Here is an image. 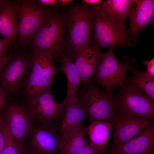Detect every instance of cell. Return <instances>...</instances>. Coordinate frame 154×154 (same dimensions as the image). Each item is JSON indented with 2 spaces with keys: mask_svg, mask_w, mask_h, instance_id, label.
<instances>
[{
  "mask_svg": "<svg viewBox=\"0 0 154 154\" xmlns=\"http://www.w3.org/2000/svg\"><path fill=\"white\" fill-rule=\"evenodd\" d=\"M153 122V119L119 112L111 121L114 134V145L122 143L134 138Z\"/></svg>",
  "mask_w": 154,
  "mask_h": 154,
  "instance_id": "obj_10",
  "label": "cell"
},
{
  "mask_svg": "<svg viewBox=\"0 0 154 154\" xmlns=\"http://www.w3.org/2000/svg\"><path fill=\"white\" fill-rule=\"evenodd\" d=\"M12 57L11 53H9L0 58V72L3 68L9 62Z\"/></svg>",
  "mask_w": 154,
  "mask_h": 154,
  "instance_id": "obj_29",
  "label": "cell"
},
{
  "mask_svg": "<svg viewBox=\"0 0 154 154\" xmlns=\"http://www.w3.org/2000/svg\"><path fill=\"white\" fill-rule=\"evenodd\" d=\"M13 2L18 16L19 42L24 46L31 41L52 11L36 0H18Z\"/></svg>",
  "mask_w": 154,
  "mask_h": 154,
  "instance_id": "obj_4",
  "label": "cell"
},
{
  "mask_svg": "<svg viewBox=\"0 0 154 154\" xmlns=\"http://www.w3.org/2000/svg\"><path fill=\"white\" fill-rule=\"evenodd\" d=\"M52 81L40 75L31 72L24 82V90L29 97L44 91L51 89Z\"/></svg>",
  "mask_w": 154,
  "mask_h": 154,
  "instance_id": "obj_23",
  "label": "cell"
},
{
  "mask_svg": "<svg viewBox=\"0 0 154 154\" xmlns=\"http://www.w3.org/2000/svg\"><path fill=\"white\" fill-rule=\"evenodd\" d=\"M93 15L92 27L94 35L92 47L99 51L102 48L120 46H131L125 29L91 7Z\"/></svg>",
  "mask_w": 154,
  "mask_h": 154,
  "instance_id": "obj_5",
  "label": "cell"
},
{
  "mask_svg": "<svg viewBox=\"0 0 154 154\" xmlns=\"http://www.w3.org/2000/svg\"><path fill=\"white\" fill-rule=\"evenodd\" d=\"M129 81L149 98L154 102V78L146 71L135 70Z\"/></svg>",
  "mask_w": 154,
  "mask_h": 154,
  "instance_id": "obj_24",
  "label": "cell"
},
{
  "mask_svg": "<svg viewBox=\"0 0 154 154\" xmlns=\"http://www.w3.org/2000/svg\"><path fill=\"white\" fill-rule=\"evenodd\" d=\"M154 14V0H132L128 17L130 24L126 31L128 34L131 37H134L144 27L153 22Z\"/></svg>",
  "mask_w": 154,
  "mask_h": 154,
  "instance_id": "obj_14",
  "label": "cell"
},
{
  "mask_svg": "<svg viewBox=\"0 0 154 154\" xmlns=\"http://www.w3.org/2000/svg\"><path fill=\"white\" fill-rule=\"evenodd\" d=\"M80 154H102L94 149L90 145L87 141L85 146Z\"/></svg>",
  "mask_w": 154,
  "mask_h": 154,
  "instance_id": "obj_27",
  "label": "cell"
},
{
  "mask_svg": "<svg viewBox=\"0 0 154 154\" xmlns=\"http://www.w3.org/2000/svg\"><path fill=\"white\" fill-rule=\"evenodd\" d=\"M26 154H33L31 152H30L29 151H28L27 152V153Z\"/></svg>",
  "mask_w": 154,
  "mask_h": 154,
  "instance_id": "obj_36",
  "label": "cell"
},
{
  "mask_svg": "<svg viewBox=\"0 0 154 154\" xmlns=\"http://www.w3.org/2000/svg\"><path fill=\"white\" fill-rule=\"evenodd\" d=\"M66 22L64 14L52 11L33 37L34 52H45L55 60L66 54L64 35Z\"/></svg>",
  "mask_w": 154,
  "mask_h": 154,
  "instance_id": "obj_2",
  "label": "cell"
},
{
  "mask_svg": "<svg viewBox=\"0 0 154 154\" xmlns=\"http://www.w3.org/2000/svg\"><path fill=\"white\" fill-rule=\"evenodd\" d=\"M18 16L13 2L8 1L0 8V35L9 45L18 36Z\"/></svg>",
  "mask_w": 154,
  "mask_h": 154,
  "instance_id": "obj_18",
  "label": "cell"
},
{
  "mask_svg": "<svg viewBox=\"0 0 154 154\" xmlns=\"http://www.w3.org/2000/svg\"><path fill=\"white\" fill-rule=\"evenodd\" d=\"M41 123L33 129L32 128L29 141V151L33 154L58 153V127L54 126L53 122Z\"/></svg>",
  "mask_w": 154,
  "mask_h": 154,
  "instance_id": "obj_11",
  "label": "cell"
},
{
  "mask_svg": "<svg viewBox=\"0 0 154 154\" xmlns=\"http://www.w3.org/2000/svg\"><path fill=\"white\" fill-rule=\"evenodd\" d=\"M60 4H61L63 5H66L69 3H71L73 1L72 0H58Z\"/></svg>",
  "mask_w": 154,
  "mask_h": 154,
  "instance_id": "obj_34",
  "label": "cell"
},
{
  "mask_svg": "<svg viewBox=\"0 0 154 154\" xmlns=\"http://www.w3.org/2000/svg\"><path fill=\"white\" fill-rule=\"evenodd\" d=\"M87 128L83 122L59 134L58 154H80L87 140L85 138Z\"/></svg>",
  "mask_w": 154,
  "mask_h": 154,
  "instance_id": "obj_15",
  "label": "cell"
},
{
  "mask_svg": "<svg viewBox=\"0 0 154 154\" xmlns=\"http://www.w3.org/2000/svg\"><path fill=\"white\" fill-rule=\"evenodd\" d=\"M86 116L91 121L110 122L118 109L117 97L93 84L83 88L79 98Z\"/></svg>",
  "mask_w": 154,
  "mask_h": 154,
  "instance_id": "obj_3",
  "label": "cell"
},
{
  "mask_svg": "<svg viewBox=\"0 0 154 154\" xmlns=\"http://www.w3.org/2000/svg\"><path fill=\"white\" fill-rule=\"evenodd\" d=\"M60 60L61 64L60 70L64 73L68 82L66 96L64 100L65 102L76 100L78 98L77 92L81 80L73 59L69 54H66Z\"/></svg>",
  "mask_w": 154,
  "mask_h": 154,
  "instance_id": "obj_20",
  "label": "cell"
},
{
  "mask_svg": "<svg viewBox=\"0 0 154 154\" xmlns=\"http://www.w3.org/2000/svg\"><path fill=\"white\" fill-rule=\"evenodd\" d=\"M132 3L131 0H106L92 7L125 29V21L128 18Z\"/></svg>",
  "mask_w": 154,
  "mask_h": 154,
  "instance_id": "obj_16",
  "label": "cell"
},
{
  "mask_svg": "<svg viewBox=\"0 0 154 154\" xmlns=\"http://www.w3.org/2000/svg\"><path fill=\"white\" fill-rule=\"evenodd\" d=\"M101 52L90 45L80 51L72 58L80 76L83 88L88 84L98 64Z\"/></svg>",
  "mask_w": 154,
  "mask_h": 154,
  "instance_id": "obj_17",
  "label": "cell"
},
{
  "mask_svg": "<svg viewBox=\"0 0 154 154\" xmlns=\"http://www.w3.org/2000/svg\"><path fill=\"white\" fill-rule=\"evenodd\" d=\"M51 90L29 97L26 108L33 119L41 122H53L62 117L64 112L65 101L56 102Z\"/></svg>",
  "mask_w": 154,
  "mask_h": 154,
  "instance_id": "obj_8",
  "label": "cell"
},
{
  "mask_svg": "<svg viewBox=\"0 0 154 154\" xmlns=\"http://www.w3.org/2000/svg\"><path fill=\"white\" fill-rule=\"evenodd\" d=\"M9 45L4 40L0 39V58L7 53V51Z\"/></svg>",
  "mask_w": 154,
  "mask_h": 154,
  "instance_id": "obj_30",
  "label": "cell"
},
{
  "mask_svg": "<svg viewBox=\"0 0 154 154\" xmlns=\"http://www.w3.org/2000/svg\"><path fill=\"white\" fill-rule=\"evenodd\" d=\"M5 100V92L0 87V111L3 107Z\"/></svg>",
  "mask_w": 154,
  "mask_h": 154,
  "instance_id": "obj_32",
  "label": "cell"
},
{
  "mask_svg": "<svg viewBox=\"0 0 154 154\" xmlns=\"http://www.w3.org/2000/svg\"><path fill=\"white\" fill-rule=\"evenodd\" d=\"M3 128L5 143L1 154H22L24 149H22L16 142L3 119Z\"/></svg>",
  "mask_w": 154,
  "mask_h": 154,
  "instance_id": "obj_25",
  "label": "cell"
},
{
  "mask_svg": "<svg viewBox=\"0 0 154 154\" xmlns=\"http://www.w3.org/2000/svg\"><path fill=\"white\" fill-rule=\"evenodd\" d=\"M110 154H154V122L132 139L114 145Z\"/></svg>",
  "mask_w": 154,
  "mask_h": 154,
  "instance_id": "obj_13",
  "label": "cell"
},
{
  "mask_svg": "<svg viewBox=\"0 0 154 154\" xmlns=\"http://www.w3.org/2000/svg\"><path fill=\"white\" fill-rule=\"evenodd\" d=\"M85 116L84 110L80 102L79 98L76 100L65 102L64 112L58 127L59 135L83 122Z\"/></svg>",
  "mask_w": 154,
  "mask_h": 154,
  "instance_id": "obj_22",
  "label": "cell"
},
{
  "mask_svg": "<svg viewBox=\"0 0 154 154\" xmlns=\"http://www.w3.org/2000/svg\"><path fill=\"white\" fill-rule=\"evenodd\" d=\"M130 68L129 65L116 60L113 48H111L105 52H101L93 74L98 82L110 94L116 86L121 87L123 84L126 79V74Z\"/></svg>",
  "mask_w": 154,
  "mask_h": 154,
  "instance_id": "obj_6",
  "label": "cell"
},
{
  "mask_svg": "<svg viewBox=\"0 0 154 154\" xmlns=\"http://www.w3.org/2000/svg\"><path fill=\"white\" fill-rule=\"evenodd\" d=\"M117 98L119 112L153 120L154 102L126 80Z\"/></svg>",
  "mask_w": 154,
  "mask_h": 154,
  "instance_id": "obj_7",
  "label": "cell"
},
{
  "mask_svg": "<svg viewBox=\"0 0 154 154\" xmlns=\"http://www.w3.org/2000/svg\"><path fill=\"white\" fill-rule=\"evenodd\" d=\"M4 143L5 136L3 128V118L2 114L0 112V154H1Z\"/></svg>",
  "mask_w": 154,
  "mask_h": 154,
  "instance_id": "obj_28",
  "label": "cell"
},
{
  "mask_svg": "<svg viewBox=\"0 0 154 154\" xmlns=\"http://www.w3.org/2000/svg\"><path fill=\"white\" fill-rule=\"evenodd\" d=\"M113 129L110 122L92 121L87 127V134L91 146L102 154H104L111 131Z\"/></svg>",
  "mask_w": 154,
  "mask_h": 154,
  "instance_id": "obj_19",
  "label": "cell"
},
{
  "mask_svg": "<svg viewBox=\"0 0 154 154\" xmlns=\"http://www.w3.org/2000/svg\"><path fill=\"white\" fill-rule=\"evenodd\" d=\"M8 1V0H0V8L5 4Z\"/></svg>",
  "mask_w": 154,
  "mask_h": 154,
  "instance_id": "obj_35",
  "label": "cell"
},
{
  "mask_svg": "<svg viewBox=\"0 0 154 154\" xmlns=\"http://www.w3.org/2000/svg\"><path fill=\"white\" fill-rule=\"evenodd\" d=\"M53 56L45 52H34L30 61L31 72L52 81L58 69L54 64Z\"/></svg>",
  "mask_w": 154,
  "mask_h": 154,
  "instance_id": "obj_21",
  "label": "cell"
},
{
  "mask_svg": "<svg viewBox=\"0 0 154 154\" xmlns=\"http://www.w3.org/2000/svg\"><path fill=\"white\" fill-rule=\"evenodd\" d=\"M68 26L65 46L73 57L77 53L90 46L93 15L91 6L87 4H74L64 14Z\"/></svg>",
  "mask_w": 154,
  "mask_h": 154,
  "instance_id": "obj_1",
  "label": "cell"
},
{
  "mask_svg": "<svg viewBox=\"0 0 154 154\" xmlns=\"http://www.w3.org/2000/svg\"><path fill=\"white\" fill-rule=\"evenodd\" d=\"M27 67L24 55L20 54L12 57L0 72V87L9 92L19 90L27 76Z\"/></svg>",
  "mask_w": 154,
  "mask_h": 154,
  "instance_id": "obj_12",
  "label": "cell"
},
{
  "mask_svg": "<svg viewBox=\"0 0 154 154\" xmlns=\"http://www.w3.org/2000/svg\"><path fill=\"white\" fill-rule=\"evenodd\" d=\"M37 1L39 4L42 5H50L57 7L60 4L58 0H38Z\"/></svg>",
  "mask_w": 154,
  "mask_h": 154,
  "instance_id": "obj_31",
  "label": "cell"
},
{
  "mask_svg": "<svg viewBox=\"0 0 154 154\" xmlns=\"http://www.w3.org/2000/svg\"><path fill=\"white\" fill-rule=\"evenodd\" d=\"M143 64L147 68L146 71L148 74L151 77L154 78V59L144 61Z\"/></svg>",
  "mask_w": 154,
  "mask_h": 154,
  "instance_id": "obj_26",
  "label": "cell"
},
{
  "mask_svg": "<svg viewBox=\"0 0 154 154\" xmlns=\"http://www.w3.org/2000/svg\"><path fill=\"white\" fill-rule=\"evenodd\" d=\"M2 116L16 142L24 149V142L33 127L34 119L26 107L17 103L7 105Z\"/></svg>",
  "mask_w": 154,
  "mask_h": 154,
  "instance_id": "obj_9",
  "label": "cell"
},
{
  "mask_svg": "<svg viewBox=\"0 0 154 154\" xmlns=\"http://www.w3.org/2000/svg\"><path fill=\"white\" fill-rule=\"evenodd\" d=\"M102 0H83L82 3L87 5H95L97 4Z\"/></svg>",
  "mask_w": 154,
  "mask_h": 154,
  "instance_id": "obj_33",
  "label": "cell"
}]
</instances>
